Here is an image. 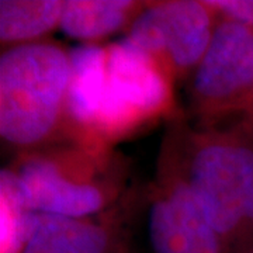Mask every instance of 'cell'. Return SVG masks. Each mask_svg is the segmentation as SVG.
Here are the masks:
<instances>
[{
    "instance_id": "5b68a950",
    "label": "cell",
    "mask_w": 253,
    "mask_h": 253,
    "mask_svg": "<svg viewBox=\"0 0 253 253\" xmlns=\"http://www.w3.org/2000/svg\"><path fill=\"white\" fill-rule=\"evenodd\" d=\"M193 97L206 111L253 104V28L221 20L194 69Z\"/></svg>"
},
{
    "instance_id": "277c9868",
    "label": "cell",
    "mask_w": 253,
    "mask_h": 253,
    "mask_svg": "<svg viewBox=\"0 0 253 253\" xmlns=\"http://www.w3.org/2000/svg\"><path fill=\"white\" fill-rule=\"evenodd\" d=\"M214 28L212 9L206 1L176 0L141 10L126 38L174 75L197 68Z\"/></svg>"
},
{
    "instance_id": "7c38bea8",
    "label": "cell",
    "mask_w": 253,
    "mask_h": 253,
    "mask_svg": "<svg viewBox=\"0 0 253 253\" xmlns=\"http://www.w3.org/2000/svg\"><path fill=\"white\" fill-rule=\"evenodd\" d=\"M0 248L1 253H23L36 212L21 201L10 179L0 174Z\"/></svg>"
},
{
    "instance_id": "ba28073f",
    "label": "cell",
    "mask_w": 253,
    "mask_h": 253,
    "mask_svg": "<svg viewBox=\"0 0 253 253\" xmlns=\"http://www.w3.org/2000/svg\"><path fill=\"white\" fill-rule=\"evenodd\" d=\"M71 82L66 114L83 129L97 132L106 90V46L79 44L68 51Z\"/></svg>"
},
{
    "instance_id": "8fae6325",
    "label": "cell",
    "mask_w": 253,
    "mask_h": 253,
    "mask_svg": "<svg viewBox=\"0 0 253 253\" xmlns=\"http://www.w3.org/2000/svg\"><path fill=\"white\" fill-rule=\"evenodd\" d=\"M63 1L59 0H1L0 40L23 45L37 42L55 27H59Z\"/></svg>"
},
{
    "instance_id": "9c48e42d",
    "label": "cell",
    "mask_w": 253,
    "mask_h": 253,
    "mask_svg": "<svg viewBox=\"0 0 253 253\" xmlns=\"http://www.w3.org/2000/svg\"><path fill=\"white\" fill-rule=\"evenodd\" d=\"M107 228L86 218L36 214L23 253H106Z\"/></svg>"
},
{
    "instance_id": "7a4b0ae2",
    "label": "cell",
    "mask_w": 253,
    "mask_h": 253,
    "mask_svg": "<svg viewBox=\"0 0 253 253\" xmlns=\"http://www.w3.org/2000/svg\"><path fill=\"white\" fill-rule=\"evenodd\" d=\"M186 183L222 238L253 226V148L228 138L204 141Z\"/></svg>"
},
{
    "instance_id": "6da1fadb",
    "label": "cell",
    "mask_w": 253,
    "mask_h": 253,
    "mask_svg": "<svg viewBox=\"0 0 253 253\" xmlns=\"http://www.w3.org/2000/svg\"><path fill=\"white\" fill-rule=\"evenodd\" d=\"M69 55L49 42L11 46L0 58V135L31 148L52 135L66 113Z\"/></svg>"
},
{
    "instance_id": "3957f363",
    "label": "cell",
    "mask_w": 253,
    "mask_h": 253,
    "mask_svg": "<svg viewBox=\"0 0 253 253\" xmlns=\"http://www.w3.org/2000/svg\"><path fill=\"white\" fill-rule=\"evenodd\" d=\"M169 72L128 38L106 46V90L97 134L120 135L170 104Z\"/></svg>"
},
{
    "instance_id": "52a82bcc",
    "label": "cell",
    "mask_w": 253,
    "mask_h": 253,
    "mask_svg": "<svg viewBox=\"0 0 253 253\" xmlns=\"http://www.w3.org/2000/svg\"><path fill=\"white\" fill-rule=\"evenodd\" d=\"M148 232L155 253H221L224 239L186 181H176L152 203Z\"/></svg>"
},
{
    "instance_id": "30bf717a",
    "label": "cell",
    "mask_w": 253,
    "mask_h": 253,
    "mask_svg": "<svg viewBox=\"0 0 253 253\" xmlns=\"http://www.w3.org/2000/svg\"><path fill=\"white\" fill-rule=\"evenodd\" d=\"M136 6L128 0H68L63 1L59 28L81 44H96L124 27Z\"/></svg>"
},
{
    "instance_id": "4fadbf2b",
    "label": "cell",
    "mask_w": 253,
    "mask_h": 253,
    "mask_svg": "<svg viewBox=\"0 0 253 253\" xmlns=\"http://www.w3.org/2000/svg\"><path fill=\"white\" fill-rule=\"evenodd\" d=\"M206 3L212 11L221 13L224 20L253 28V0H211Z\"/></svg>"
},
{
    "instance_id": "8992f818",
    "label": "cell",
    "mask_w": 253,
    "mask_h": 253,
    "mask_svg": "<svg viewBox=\"0 0 253 253\" xmlns=\"http://www.w3.org/2000/svg\"><path fill=\"white\" fill-rule=\"evenodd\" d=\"M24 206L36 214L87 218L107 204V193L84 180L55 158L30 155L16 168L3 169Z\"/></svg>"
},
{
    "instance_id": "5bb4252c",
    "label": "cell",
    "mask_w": 253,
    "mask_h": 253,
    "mask_svg": "<svg viewBox=\"0 0 253 253\" xmlns=\"http://www.w3.org/2000/svg\"><path fill=\"white\" fill-rule=\"evenodd\" d=\"M251 109H252V113H253V104H252V106H251Z\"/></svg>"
}]
</instances>
